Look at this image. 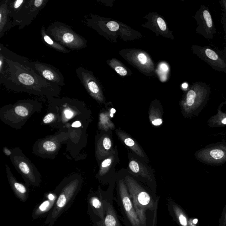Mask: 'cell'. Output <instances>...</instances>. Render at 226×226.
Here are the masks:
<instances>
[{
	"instance_id": "cell-9",
	"label": "cell",
	"mask_w": 226,
	"mask_h": 226,
	"mask_svg": "<svg viewBox=\"0 0 226 226\" xmlns=\"http://www.w3.org/2000/svg\"><path fill=\"white\" fill-rule=\"evenodd\" d=\"M105 191L99 188L96 192H91L87 197V213L93 223L101 221L104 218Z\"/></svg>"
},
{
	"instance_id": "cell-29",
	"label": "cell",
	"mask_w": 226,
	"mask_h": 226,
	"mask_svg": "<svg viewBox=\"0 0 226 226\" xmlns=\"http://www.w3.org/2000/svg\"><path fill=\"white\" fill-rule=\"evenodd\" d=\"M203 17L206 21L208 27L209 28H212L213 26V21L209 12L207 10H204L203 12Z\"/></svg>"
},
{
	"instance_id": "cell-21",
	"label": "cell",
	"mask_w": 226,
	"mask_h": 226,
	"mask_svg": "<svg viewBox=\"0 0 226 226\" xmlns=\"http://www.w3.org/2000/svg\"><path fill=\"white\" fill-rule=\"evenodd\" d=\"M27 0H8V7L12 18L13 24L16 21L19 11L26 2Z\"/></svg>"
},
{
	"instance_id": "cell-20",
	"label": "cell",
	"mask_w": 226,
	"mask_h": 226,
	"mask_svg": "<svg viewBox=\"0 0 226 226\" xmlns=\"http://www.w3.org/2000/svg\"><path fill=\"white\" fill-rule=\"evenodd\" d=\"M114 162H115V157L113 154H112L108 157L106 158L102 163L98 178L99 180L102 182L103 181L104 177H106L108 173L111 170Z\"/></svg>"
},
{
	"instance_id": "cell-24",
	"label": "cell",
	"mask_w": 226,
	"mask_h": 226,
	"mask_svg": "<svg viewBox=\"0 0 226 226\" xmlns=\"http://www.w3.org/2000/svg\"><path fill=\"white\" fill-rule=\"evenodd\" d=\"M169 71V68L168 65L165 63H162L159 65L157 70L158 74L159 76L160 79L162 81H166L167 78V75Z\"/></svg>"
},
{
	"instance_id": "cell-30",
	"label": "cell",
	"mask_w": 226,
	"mask_h": 226,
	"mask_svg": "<svg viewBox=\"0 0 226 226\" xmlns=\"http://www.w3.org/2000/svg\"><path fill=\"white\" fill-rule=\"evenodd\" d=\"M106 26L111 31H117L119 29V24L114 21H109L106 24Z\"/></svg>"
},
{
	"instance_id": "cell-5",
	"label": "cell",
	"mask_w": 226,
	"mask_h": 226,
	"mask_svg": "<svg viewBox=\"0 0 226 226\" xmlns=\"http://www.w3.org/2000/svg\"><path fill=\"white\" fill-rule=\"evenodd\" d=\"M117 193V202L123 215L125 226H142L123 178L118 181Z\"/></svg>"
},
{
	"instance_id": "cell-28",
	"label": "cell",
	"mask_w": 226,
	"mask_h": 226,
	"mask_svg": "<svg viewBox=\"0 0 226 226\" xmlns=\"http://www.w3.org/2000/svg\"><path fill=\"white\" fill-rule=\"evenodd\" d=\"M43 148L47 152H53L56 150L57 146L55 143L48 140L44 143L43 144Z\"/></svg>"
},
{
	"instance_id": "cell-10",
	"label": "cell",
	"mask_w": 226,
	"mask_h": 226,
	"mask_svg": "<svg viewBox=\"0 0 226 226\" xmlns=\"http://www.w3.org/2000/svg\"><path fill=\"white\" fill-rule=\"evenodd\" d=\"M129 166L133 175L146 184L150 190L156 194V183L152 173L141 162L135 158L130 159Z\"/></svg>"
},
{
	"instance_id": "cell-12",
	"label": "cell",
	"mask_w": 226,
	"mask_h": 226,
	"mask_svg": "<svg viewBox=\"0 0 226 226\" xmlns=\"http://www.w3.org/2000/svg\"><path fill=\"white\" fill-rule=\"evenodd\" d=\"M113 190L105 191L104 218L102 221L94 223V226H122L117 213L113 206Z\"/></svg>"
},
{
	"instance_id": "cell-6",
	"label": "cell",
	"mask_w": 226,
	"mask_h": 226,
	"mask_svg": "<svg viewBox=\"0 0 226 226\" xmlns=\"http://www.w3.org/2000/svg\"><path fill=\"white\" fill-rule=\"evenodd\" d=\"M48 2L49 0H27L19 11L13 27L18 26L21 30L29 25Z\"/></svg>"
},
{
	"instance_id": "cell-19",
	"label": "cell",
	"mask_w": 226,
	"mask_h": 226,
	"mask_svg": "<svg viewBox=\"0 0 226 226\" xmlns=\"http://www.w3.org/2000/svg\"><path fill=\"white\" fill-rule=\"evenodd\" d=\"M112 140L108 136H103L98 142L97 146V154L99 157L102 159L108 157L112 154Z\"/></svg>"
},
{
	"instance_id": "cell-25",
	"label": "cell",
	"mask_w": 226,
	"mask_h": 226,
	"mask_svg": "<svg viewBox=\"0 0 226 226\" xmlns=\"http://www.w3.org/2000/svg\"><path fill=\"white\" fill-rule=\"evenodd\" d=\"M26 102H22L17 105L15 107L14 110L15 112L17 115L19 116L25 117L27 116L29 114V110L27 108V107L25 106L26 104Z\"/></svg>"
},
{
	"instance_id": "cell-7",
	"label": "cell",
	"mask_w": 226,
	"mask_h": 226,
	"mask_svg": "<svg viewBox=\"0 0 226 226\" xmlns=\"http://www.w3.org/2000/svg\"><path fill=\"white\" fill-rule=\"evenodd\" d=\"M24 63L46 81L60 87L65 85L64 77L62 73L53 66L38 60L32 61L26 57Z\"/></svg>"
},
{
	"instance_id": "cell-16",
	"label": "cell",
	"mask_w": 226,
	"mask_h": 226,
	"mask_svg": "<svg viewBox=\"0 0 226 226\" xmlns=\"http://www.w3.org/2000/svg\"><path fill=\"white\" fill-rule=\"evenodd\" d=\"M8 178L13 192L21 202H27L29 197V190L27 186L17 181L11 173L8 172Z\"/></svg>"
},
{
	"instance_id": "cell-2",
	"label": "cell",
	"mask_w": 226,
	"mask_h": 226,
	"mask_svg": "<svg viewBox=\"0 0 226 226\" xmlns=\"http://www.w3.org/2000/svg\"><path fill=\"white\" fill-rule=\"evenodd\" d=\"M142 226H157L160 197L129 175L123 178Z\"/></svg>"
},
{
	"instance_id": "cell-33",
	"label": "cell",
	"mask_w": 226,
	"mask_h": 226,
	"mask_svg": "<svg viewBox=\"0 0 226 226\" xmlns=\"http://www.w3.org/2000/svg\"><path fill=\"white\" fill-rule=\"evenodd\" d=\"M205 54L208 58L213 60H217L218 59V56L217 53L209 49H207L205 50Z\"/></svg>"
},
{
	"instance_id": "cell-22",
	"label": "cell",
	"mask_w": 226,
	"mask_h": 226,
	"mask_svg": "<svg viewBox=\"0 0 226 226\" xmlns=\"http://www.w3.org/2000/svg\"><path fill=\"white\" fill-rule=\"evenodd\" d=\"M107 62L111 68H113L117 72L118 74L121 76H125L128 74L127 70L119 60L116 59H112V60H108Z\"/></svg>"
},
{
	"instance_id": "cell-26",
	"label": "cell",
	"mask_w": 226,
	"mask_h": 226,
	"mask_svg": "<svg viewBox=\"0 0 226 226\" xmlns=\"http://www.w3.org/2000/svg\"><path fill=\"white\" fill-rule=\"evenodd\" d=\"M196 92L194 90H190L187 94L186 99V105L188 107H191L195 103L196 98Z\"/></svg>"
},
{
	"instance_id": "cell-36",
	"label": "cell",
	"mask_w": 226,
	"mask_h": 226,
	"mask_svg": "<svg viewBox=\"0 0 226 226\" xmlns=\"http://www.w3.org/2000/svg\"><path fill=\"white\" fill-rule=\"evenodd\" d=\"M81 126V124L79 121H76L72 124V126L73 127H79Z\"/></svg>"
},
{
	"instance_id": "cell-37",
	"label": "cell",
	"mask_w": 226,
	"mask_h": 226,
	"mask_svg": "<svg viewBox=\"0 0 226 226\" xmlns=\"http://www.w3.org/2000/svg\"><path fill=\"white\" fill-rule=\"evenodd\" d=\"M181 86H182V88H184V89H186V88H187L188 85L187 83H185L182 84Z\"/></svg>"
},
{
	"instance_id": "cell-32",
	"label": "cell",
	"mask_w": 226,
	"mask_h": 226,
	"mask_svg": "<svg viewBox=\"0 0 226 226\" xmlns=\"http://www.w3.org/2000/svg\"><path fill=\"white\" fill-rule=\"evenodd\" d=\"M218 226H226V204L219 218Z\"/></svg>"
},
{
	"instance_id": "cell-27",
	"label": "cell",
	"mask_w": 226,
	"mask_h": 226,
	"mask_svg": "<svg viewBox=\"0 0 226 226\" xmlns=\"http://www.w3.org/2000/svg\"><path fill=\"white\" fill-rule=\"evenodd\" d=\"M210 155L216 160H220L224 156V153L220 149H214L210 152Z\"/></svg>"
},
{
	"instance_id": "cell-18",
	"label": "cell",
	"mask_w": 226,
	"mask_h": 226,
	"mask_svg": "<svg viewBox=\"0 0 226 226\" xmlns=\"http://www.w3.org/2000/svg\"><path fill=\"white\" fill-rule=\"evenodd\" d=\"M40 34L42 40L49 47L64 54H68L71 52V50L60 45L48 35L46 32V29L44 26L41 28Z\"/></svg>"
},
{
	"instance_id": "cell-8",
	"label": "cell",
	"mask_w": 226,
	"mask_h": 226,
	"mask_svg": "<svg viewBox=\"0 0 226 226\" xmlns=\"http://www.w3.org/2000/svg\"><path fill=\"white\" fill-rule=\"evenodd\" d=\"M76 76L80 82L92 97L99 102H105L101 84L92 71L83 67H79L76 70Z\"/></svg>"
},
{
	"instance_id": "cell-11",
	"label": "cell",
	"mask_w": 226,
	"mask_h": 226,
	"mask_svg": "<svg viewBox=\"0 0 226 226\" xmlns=\"http://www.w3.org/2000/svg\"><path fill=\"white\" fill-rule=\"evenodd\" d=\"M125 54L124 58L132 64L139 68L140 71L150 73L154 70V65L152 59L147 53L143 51L133 49Z\"/></svg>"
},
{
	"instance_id": "cell-17",
	"label": "cell",
	"mask_w": 226,
	"mask_h": 226,
	"mask_svg": "<svg viewBox=\"0 0 226 226\" xmlns=\"http://www.w3.org/2000/svg\"><path fill=\"white\" fill-rule=\"evenodd\" d=\"M116 132L118 137L121 140L126 146L129 147L133 152L140 157L143 158H145V153L143 152L142 149L139 146V145L132 138H131L130 136L128 135L123 131L117 130Z\"/></svg>"
},
{
	"instance_id": "cell-35",
	"label": "cell",
	"mask_w": 226,
	"mask_h": 226,
	"mask_svg": "<svg viewBox=\"0 0 226 226\" xmlns=\"http://www.w3.org/2000/svg\"><path fill=\"white\" fill-rule=\"evenodd\" d=\"M64 113L65 114L66 117L69 119L72 118L73 115V112H72V111H70V110H69V109H66V110L65 111Z\"/></svg>"
},
{
	"instance_id": "cell-1",
	"label": "cell",
	"mask_w": 226,
	"mask_h": 226,
	"mask_svg": "<svg viewBox=\"0 0 226 226\" xmlns=\"http://www.w3.org/2000/svg\"><path fill=\"white\" fill-rule=\"evenodd\" d=\"M0 53L7 63L6 73L0 78L1 85L13 91L25 92L47 98L60 93V86L46 81L25 64V57L13 52L3 44L0 45Z\"/></svg>"
},
{
	"instance_id": "cell-14",
	"label": "cell",
	"mask_w": 226,
	"mask_h": 226,
	"mask_svg": "<svg viewBox=\"0 0 226 226\" xmlns=\"http://www.w3.org/2000/svg\"><path fill=\"white\" fill-rule=\"evenodd\" d=\"M57 198L58 195L55 191L46 193L42 202L33 209L31 215L32 219L35 220L47 217L54 208Z\"/></svg>"
},
{
	"instance_id": "cell-13",
	"label": "cell",
	"mask_w": 226,
	"mask_h": 226,
	"mask_svg": "<svg viewBox=\"0 0 226 226\" xmlns=\"http://www.w3.org/2000/svg\"><path fill=\"white\" fill-rule=\"evenodd\" d=\"M167 206L169 213L178 226H197V219L190 218L182 208L171 198H167Z\"/></svg>"
},
{
	"instance_id": "cell-34",
	"label": "cell",
	"mask_w": 226,
	"mask_h": 226,
	"mask_svg": "<svg viewBox=\"0 0 226 226\" xmlns=\"http://www.w3.org/2000/svg\"><path fill=\"white\" fill-rule=\"evenodd\" d=\"M54 118H55V115L53 113H48L44 118L43 122L45 124H48L52 122Z\"/></svg>"
},
{
	"instance_id": "cell-15",
	"label": "cell",
	"mask_w": 226,
	"mask_h": 226,
	"mask_svg": "<svg viewBox=\"0 0 226 226\" xmlns=\"http://www.w3.org/2000/svg\"><path fill=\"white\" fill-rule=\"evenodd\" d=\"M8 7V0L0 3V39L12 29L13 21Z\"/></svg>"
},
{
	"instance_id": "cell-23",
	"label": "cell",
	"mask_w": 226,
	"mask_h": 226,
	"mask_svg": "<svg viewBox=\"0 0 226 226\" xmlns=\"http://www.w3.org/2000/svg\"><path fill=\"white\" fill-rule=\"evenodd\" d=\"M149 118L152 125L154 126H160L163 123L161 112L158 109L152 108L149 112Z\"/></svg>"
},
{
	"instance_id": "cell-38",
	"label": "cell",
	"mask_w": 226,
	"mask_h": 226,
	"mask_svg": "<svg viewBox=\"0 0 226 226\" xmlns=\"http://www.w3.org/2000/svg\"><path fill=\"white\" fill-rule=\"evenodd\" d=\"M222 123L223 124L226 125V118L223 120L222 121Z\"/></svg>"
},
{
	"instance_id": "cell-31",
	"label": "cell",
	"mask_w": 226,
	"mask_h": 226,
	"mask_svg": "<svg viewBox=\"0 0 226 226\" xmlns=\"http://www.w3.org/2000/svg\"><path fill=\"white\" fill-rule=\"evenodd\" d=\"M156 22L160 30L163 31H166L167 29V27H166V23L163 18H161V17H157Z\"/></svg>"
},
{
	"instance_id": "cell-4",
	"label": "cell",
	"mask_w": 226,
	"mask_h": 226,
	"mask_svg": "<svg viewBox=\"0 0 226 226\" xmlns=\"http://www.w3.org/2000/svg\"><path fill=\"white\" fill-rule=\"evenodd\" d=\"M50 37L60 45L72 50H79L87 46V40L66 24L55 21L46 29Z\"/></svg>"
},
{
	"instance_id": "cell-3",
	"label": "cell",
	"mask_w": 226,
	"mask_h": 226,
	"mask_svg": "<svg viewBox=\"0 0 226 226\" xmlns=\"http://www.w3.org/2000/svg\"><path fill=\"white\" fill-rule=\"evenodd\" d=\"M82 186L81 178L71 177L63 181L54 191L58 195L56 204L46 217L45 225L53 226L58 218L70 207L79 192Z\"/></svg>"
}]
</instances>
